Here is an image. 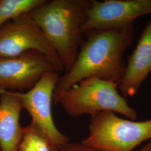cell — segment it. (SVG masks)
I'll return each mask as SVG.
<instances>
[{"label":"cell","mask_w":151,"mask_h":151,"mask_svg":"<svg viewBox=\"0 0 151 151\" xmlns=\"http://www.w3.org/2000/svg\"><path fill=\"white\" fill-rule=\"evenodd\" d=\"M0 151H2V148H1V146H0Z\"/></svg>","instance_id":"obj_14"},{"label":"cell","mask_w":151,"mask_h":151,"mask_svg":"<svg viewBox=\"0 0 151 151\" xmlns=\"http://www.w3.org/2000/svg\"><path fill=\"white\" fill-rule=\"evenodd\" d=\"M60 151H104L91 147L86 146L80 143H70L68 142L65 146L62 147ZM139 151H151V140L146 144Z\"/></svg>","instance_id":"obj_13"},{"label":"cell","mask_w":151,"mask_h":151,"mask_svg":"<svg viewBox=\"0 0 151 151\" xmlns=\"http://www.w3.org/2000/svg\"><path fill=\"white\" fill-rule=\"evenodd\" d=\"M16 151H60L42 130L33 122L22 127Z\"/></svg>","instance_id":"obj_11"},{"label":"cell","mask_w":151,"mask_h":151,"mask_svg":"<svg viewBox=\"0 0 151 151\" xmlns=\"http://www.w3.org/2000/svg\"><path fill=\"white\" fill-rule=\"evenodd\" d=\"M50 70L58 72L44 54L36 50L15 57L0 58V88L22 92L30 89Z\"/></svg>","instance_id":"obj_8"},{"label":"cell","mask_w":151,"mask_h":151,"mask_svg":"<svg viewBox=\"0 0 151 151\" xmlns=\"http://www.w3.org/2000/svg\"><path fill=\"white\" fill-rule=\"evenodd\" d=\"M118 89V85L113 82L91 76L64 92L58 104L71 117L111 111L121 114L130 120H135L137 113L135 109L130 106Z\"/></svg>","instance_id":"obj_3"},{"label":"cell","mask_w":151,"mask_h":151,"mask_svg":"<svg viewBox=\"0 0 151 151\" xmlns=\"http://www.w3.org/2000/svg\"><path fill=\"white\" fill-rule=\"evenodd\" d=\"M147 14H151V0H92L82 30L84 34L94 30L122 27Z\"/></svg>","instance_id":"obj_7"},{"label":"cell","mask_w":151,"mask_h":151,"mask_svg":"<svg viewBox=\"0 0 151 151\" xmlns=\"http://www.w3.org/2000/svg\"><path fill=\"white\" fill-rule=\"evenodd\" d=\"M90 0H44L29 11L59 56L65 73L75 63L84 40L82 27Z\"/></svg>","instance_id":"obj_2"},{"label":"cell","mask_w":151,"mask_h":151,"mask_svg":"<svg viewBox=\"0 0 151 151\" xmlns=\"http://www.w3.org/2000/svg\"><path fill=\"white\" fill-rule=\"evenodd\" d=\"M23 109L12 91L0 88V146L2 151H16L22 127L19 120Z\"/></svg>","instance_id":"obj_10"},{"label":"cell","mask_w":151,"mask_h":151,"mask_svg":"<svg viewBox=\"0 0 151 151\" xmlns=\"http://www.w3.org/2000/svg\"><path fill=\"white\" fill-rule=\"evenodd\" d=\"M59 78L58 72L50 70L45 72L27 92L12 91L19 97L22 108L32 116V121L60 149L70 142L57 128L52 116L53 96Z\"/></svg>","instance_id":"obj_6"},{"label":"cell","mask_w":151,"mask_h":151,"mask_svg":"<svg viewBox=\"0 0 151 151\" xmlns=\"http://www.w3.org/2000/svg\"><path fill=\"white\" fill-rule=\"evenodd\" d=\"M44 0H0V27L17 15L31 10Z\"/></svg>","instance_id":"obj_12"},{"label":"cell","mask_w":151,"mask_h":151,"mask_svg":"<svg viewBox=\"0 0 151 151\" xmlns=\"http://www.w3.org/2000/svg\"><path fill=\"white\" fill-rule=\"evenodd\" d=\"M30 50L44 54L59 71L63 70L59 56L29 11L15 16L0 27V58H11Z\"/></svg>","instance_id":"obj_5"},{"label":"cell","mask_w":151,"mask_h":151,"mask_svg":"<svg viewBox=\"0 0 151 151\" xmlns=\"http://www.w3.org/2000/svg\"><path fill=\"white\" fill-rule=\"evenodd\" d=\"M151 72V18L140 35L134 50L128 57L118 89L124 97H132Z\"/></svg>","instance_id":"obj_9"},{"label":"cell","mask_w":151,"mask_h":151,"mask_svg":"<svg viewBox=\"0 0 151 151\" xmlns=\"http://www.w3.org/2000/svg\"><path fill=\"white\" fill-rule=\"evenodd\" d=\"M134 22L119 27L94 30L84 33L75 63L70 70L60 77L52 102L58 104L60 96L80 81L91 76L119 85L124 76L125 49L132 43Z\"/></svg>","instance_id":"obj_1"},{"label":"cell","mask_w":151,"mask_h":151,"mask_svg":"<svg viewBox=\"0 0 151 151\" xmlns=\"http://www.w3.org/2000/svg\"><path fill=\"white\" fill-rule=\"evenodd\" d=\"M88 131V136L81 142L84 145L104 151H133L151 140V119L135 122L102 111L91 115Z\"/></svg>","instance_id":"obj_4"}]
</instances>
